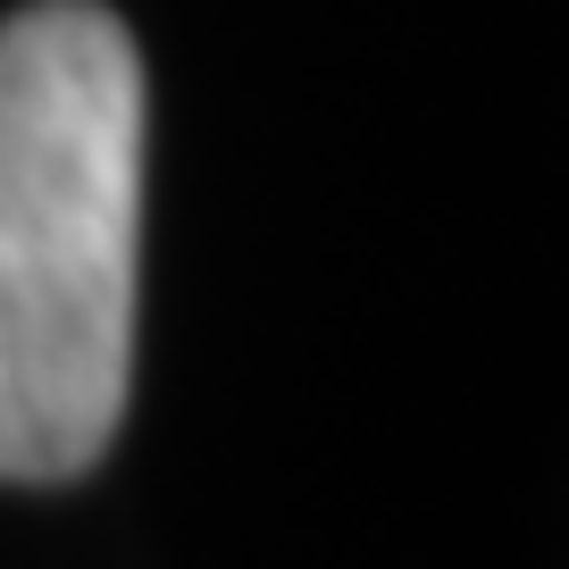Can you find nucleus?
<instances>
[{
    "label": "nucleus",
    "instance_id": "nucleus-1",
    "mask_svg": "<svg viewBox=\"0 0 569 569\" xmlns=\"http://www.w3.org/2000/svg\"><path fill=\"white\" fill-rule=\"evenodd\" d=\"M142 59L101 0L0 26V486H68L134 386Z\"/></svg>",
    "mask_w": 569,
    "mask_h": 569
}]
</instances>
